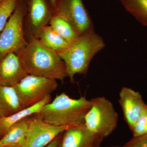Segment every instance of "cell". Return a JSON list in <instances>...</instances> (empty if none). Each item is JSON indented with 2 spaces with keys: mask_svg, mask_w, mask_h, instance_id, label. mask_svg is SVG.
Instances as JSON below:
<instances>
[{
  "mask_svg": "<svg viewBox=\"0 0 147 147\" xmlns=\"http://www.w3.org/2000/svg\"><path fill=\"white\" fill-rule=\"evenodd\" d=\"M28 74L63 82L67 77L65 64L56 51L33 38L17 53Z\"/></svg>",
  "mask_w": 147,
  "mask_h": 147,
  "instance_id": "1",
  "label": "cell"
},
{
  "mask_svg": "<svg viewBox=\"0 0 147 147\" xmlns=\"http://www.w3.org/2000/svg\"><path fill=\"white\" fill-rule=\"evenodd\" d=\"M105 47L104 40L93 28L80 35L67 48L57 53L64 62L71 83H74L76 74H86L93 58Z\"/></svg>",
  "mask_w": 147,
  "mask_h": 147,
  "instance_id": "2",
  "label": "cell"
},
{
  "mask_svg": "<svg viewBox=\"0 0 147 147\" xmlns=\"http://www.w3.org/2000/svg\"><path fill=\"white\" fill-rule=\"evenodd\" d=\"M91 105L90 100L85 96L76 99L63 92L56 96L38 113L45 121L55 126H79L85 124Z\"/></svg>",
  "mask_w": 147,
  "mask_h": 147,
  "instance_id": "3",
  "label": "cell"
},
{
  "mask_svg": "<svg viewBox=\"0 0 147 147\" xmlns=\"http://www.w3.org/2000/svg\"><path fill=\"white\" fill-rule=\"evenodd\" d=\"M86 115L85 125L88 130L104 138L110 135L117 128L119 116L113 103L104 96L94 98Z\"/></svg>",
  "mask_w": 147,
  "mask_h": 147,
  "instance_id": "4",
  "label": "cell"
},
{
  "mask_svg": "<svg viewBox=\"0 0 147 147\" xmlns=\"http://www.w3.org/2000/svg\"><path fill=\"white\" fill-rule=\"evenodd\" d=\"M26 5L18 0L16 8L0 34V59L11 53H18L26 45L23 32Z\"/></svg>",
  "mask_w": 147,
  "mask_h": 147,
  "instance_id": "5",
  "label": "cell"
},
{
  "mask_svg": "<svg viewBox=\"0 0 147 147\" xmlns=\"http://www.w3.org/2000/svg\"><path fill=\"white\" fill-rule=\"evenodd\" d=\"M57 80L28 74L14 86L25 108L41 102L57 90Z\"/></svg>",
  "mask_w": 147,
  "mask_h": 147,
  "instance_id": "6",
  "label": "cell"
},
{
  "mask_svg": "<svg viewBox=\"0 0 147 147\" xmlns=\"http://www.w3.org/2000/svg\"><path fill=\"white\" fill-rule=\"evenodd\" d=\"M69 126H56L45 121L38 113L30 116L26 142L22 147H45Z\"/></svg>",
  "mask_w": 147,
  "mask_h": 147,
  "instance_id": "7",
  "label": "cell"
},
{
  "mask_svg": "<svg viewBox=\"0 0 147 147\" xmlns=\"http://www.w3.org/2000/svg\"><path fill=\"white\" fill-rule=\"evenodd\" d=\"M54 12L67 20L79 35L94 28L83 0H59Z\"/></svg>",
  "mask_w": 147,
  "mask_h": 147,
  "instance_id": "8",
  "label": "cell"
},
{
  "mask_svg": "<svg viewBox=\"0 0 147 147\" xmlns=\"http://www.w3.org/2000/svg\"><path fill=\"white\" fill-rule=\"evenodd\" d=\"M119 103L123 113L124 119L131 130L147 104L139 92L123 87L119 94Z\"/></svg>",
  "mask_w": 147,
  "mask_h": 147,
  "instance_id": "9",
  "label": "cell"
},
{
  "mask_svg": "<svg viewBox=\"0 0 147 147\" xmlns=\"http://www.w3.org/2000/svg\"><path fill=\"white\" fill-rule=\"evenodd\" d=\"M103 139L90 131L85 124L69 126L63 133L58 147H100Z\"/></svg>",
  "mask_w": 147,
  "mask_h": 147,
  "instance_id": "10",
  "label": "cell"
},
{
  "mask_svg": "<svg viewBox=\"0 0 147 147\" xmlns=\"http://www.w3.org/2000/svg\"><path fill=\"white\" fill-rule=\"evenodd\" d=\"M28 75L17 53H9L0 59V85L14 86Z\"/></svg>",
  "mask_w": 147,
  "mask_h": 147,
  "instance_id": "11",
  "label": "cell"
},
{
  "mask_svg": "<svg viewBox=\"0 0 147 147\" xmlns=\"http://www.w3.org/2000/svg\"><path fill=\"white\" fill-rule=\"evenodd\" d=\"M26 3L32 30L36 34L50 22L54 11L48 0H26Z\"/></svg>",
  "mask_w": 147,
  "mask_h": 147,
  "instance_id": "12",
  "label": "cell"
},
{
  "mask_svg": "<svg viewBox=\"0 0 147 147\" xmlns=\"http://www.w3.org/2000/svg\"><path fill=\"white\" fill-rule=\"evenodd\" d=\"M24 109L14 87L0 85V117H8Z\"/></svg>",
  "mask_w": 147,
  "mask_h": 147,
  "instance_id": "13",
  "label": "cell"
},
{
  "mask_svg": "<svg viewBox=\"0 0 147 147\" xmlns=\"http://www.w3.org/2000/svg\"><path fill=\"white\" fill-rule=\"evenodd\" d=\"M51 96L33 106L25 108L13 115L6 117H0V140L6 134L11 127L22 119L38 113L42 107L51 102Z\"/></svg>",
  "mask_w": 147,
  "mask_h": 147,
  "instance_id": "14",
  "label": "cell"
},
{
  "mask_svg": "<svg viewBox=\"0 0 147 147\" xmlns=\"http://www.w3.org/2000/svg\"><path fill=\"white\" fill-rule=\"evenodd\" d=\"M30 117L19 121L0 140V147L7 146L22 147L26 142L28 130Z\"/></svg>",
  "mask_w": 147,
  "mask_h": 147,
  "instance_id": "15",
  "label": "cell"
},
{
  "mask_svg": "<svg viewBox=\"0 0 147 147\" xmlns=\"http://www.w3.org/2000/svg\"><path fill=\"white\" fill-rule=\"evenodd\" d=\"M35 35V38L42 45L57 53L64 50L69 45V43L50 26L43 27Z\"/></svg>",
  "mask_w": 147,
  "mask_h": 147,
  "instance_id": "16",
  "label": "cell"
},
{
  "mask_svg": "<svg viewBox=\"0 0 147 147\" xmlns=\"http://www.w3.org/2000/svg\"><path fill=\"white\" fill-rule=\"evenodd\" d=\"M49 23L52 28L69 44L80 35L67 20L56 12L53 13Z\"/></svg>",
  "mask_w": 147,
  "mask_h": 147,
  "instance_id": "17",
  "label": "cell"
},
{
  "mask_svg": "<svg viewBox=\"0 0 147 147\" xmlns=\"http://www.w3.org/2000/svg\"><path fill=\"white\" fill-rule=\"evenodd\" d=\"M125 10L143 26H147V0H119Z\"/></svg>",
  "mask_w": 147,
  "mask_h": 147,
  "instance_id": "18",
  "label": "cell"
},
{
  "mask_svg": "<svg viewBox=\"0 0 147 147\" xmlns=\"http://www.w3.org/2000/svg\"><path fill=\"white\" fill-rule=\"evenodd\" d=\"M18 0L0 1V34L16 8Z\"/></svg>",
  "mask_w": 147,
  "mask_h": 147,
  "instance_id": "19",
  "label": "cell"
},
{
  "mask_svg": "<svg viewBox=\"0 0 147 147\" xmlns=\"http://www.w3.org/2000/svg\"><path fill=\"white\" fill-rule=\"evenodd\" d=\"M130 131L132 132L133 137H139L147 134V105Z\"/></svg>",
  "mask_w": 147,
  "mask_h": 147,
  "instance_id": "20",
  "label": "cell"
},
{
  "mask_svg": "<svg viewBox=\"0 0 147 147\" xmlns=\"http://www.w3.org/2000/svg\"><path fill=\"white\" fill-rule=\"evenodd\" d=\"M121 147H147V134L133 137Z\"/></svg>",
  "mask_w": 147,
  "mask_h": 147,
  "instance_id": "21",
  "label": "cell"
},
{
  "mask_svg": "<svg viewBox=\"0 0 147 147\" xmlns=\"http://www.w3.org/2000/svg\"><path fill=\"white\" fill-rule=\"evenodd\" d=\"M62 133L59 134L58 137H56L54 140L49 144L48 145L45 147H59V144L60 141L61 137H62Z\"/></svg>",
  "mask_w": 147,
  "mask_h": 147,
  "instance_id": "22",
  "label": "cell"
},
{
  "mask_svg": "<svg viewBox=\"0 0 147 147\" xmlns=\"http://www.w3.org/2000/svg\"><path fill=\"white\" fill-rule=\"evenodd\" d=\"M58 1L59 0H48L51 7L53 9L54 12L55 11V9H56V7H57Z\"/></svg>",
  "mask_w": 147,
  "mask_h": 147,
  "instance_id": "23",
  "label": "cell"
},
{
  "mask_svg": "<svg viewBox=\"0 0 147 147\" xmlns=\"http://www.w3.org/2000/svg\"><path fill=\"white\" fill-rule=\"evenodd\" d=\"M3 147H21L16 146H5Z\"/></svg>",
  "mask_w": 147,
  "mask_h": 147,
  "instance_id": "24",
  "label": "cell"
},
{
  "mask_svg": "<svg viewBox=\"0 0 147 147\" xmlns=\"http://www.w3.org/2000/svg\"><path fill=\"white\" fill-rule=\"evenodd\" d=\"M110 147H121L119 146H113Z\"/></svg>",
  "mask_w": 147,
  "mask_h": 147,
  "instance_id": "25",
  "label": "cell"
},
{
  "mask_svg": "<svg viewBox=\"0 0 147 147\" xmlns=\"http://www.w3.org/2000/svg\"><path fill=\"white\" fill-rule=\"evenodd\" d=\"M0 1H1V0H0Z\"/></svg>",
  "mask_w": 147,
  "mask_h": 147,
  "instance_id": "26",
  "label": "cell"
}]
</instances>
